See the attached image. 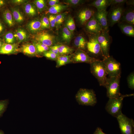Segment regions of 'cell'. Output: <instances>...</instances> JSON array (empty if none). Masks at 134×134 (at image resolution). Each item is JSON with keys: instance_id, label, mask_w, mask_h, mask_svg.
I'll return each instance as SVG.
<instances>
[{"instance_id": "cell-1", "label": "cell", "mask_w": 134, "mask_h": 134, "mask_svg": "<svg viewBox=\"0 0 134 134\" xmlns=\"http://www.w3.org/2000/svg\"><path fill=\"white\" fill-rule=\"evenodd\" d=\"M134 96V94L122 95L117 97L109 98L105 107V110L109 114L116 118L122 113V109L124 98Z\"/></svg>"}, {"instance_id": "cell-2", "label": "cell", "mask_w": 134, "mask_h": 134, "mask_svg": "<svg viewBox=\"0 0 134 134\" xmlns=\"http://www.w3.org/2000/svg\"><path fill=\"white\" fill-rule=\"evenodd\" d=\"M90 65L91 73L97 79L100 85L104 86L107 74L104 62L102 60H99Z\"/></svg>"}, {"instance_id": "cell-3", "label": "cell", "mask_w": 134, "mask_h": 134, "mask_svg": "<svg viewBox=\"0 0 134 134\" xmlns=\"http://www.w3.org/2000/svg\"><path fill=\"white\" fill-rule=\"evenodd\" d=\"M77 101L79 104L93 106L97 102L96 95L92 89L80 88L75 95Z\"/></svg>"}, {"instance_id": "cell-4", "label": "cell", "mask_w": 134, "mask_h": 134, "mask_svg": "<svg viewBox=\"0 0 134 134\" xmlns=\"http://www.w3.org/2000/svg\"><path fill=\"white\" fill-rule=\"evenodd\" d=\"M89 34V39L87 44L86 50L91 55L90 57L99 60L100 58L103 59L104 57L98 40L99 34Z\"/></svg>"}, {"instance_id": "cell-5", "label": "cell", "mask_w": 134, "mask_h": 134, "mask_svg": "<svg viewBox=\"0 0 134 134\" xmlns=\"http://www.w3.org/2000/svg\"><path fill=\"white\" fill-rule=\"evenodd\" d=\"M102 61L105 66L107 75L109 77H121V65L112 56L104 58Z\"/></svg>"}, {"instance_id": "cell-6", "label": "cell", "mask_w": 134, "mask_h": 134, "mask_svg": "<svg viewBox=\"0 0 134 134\" xmlns=\"http://www.w3.org/2000/svg\"><path fill=\"white\" fill-rule=\"evenodd\" d=\"M121 77L107 78L104 87L107 90V96L109 98L118 97L122 94L120 91Z\"/></svg>"}, {"instance_id": "cell-7", "label": "cell", "mask_w": 134, "mask_h": 134, "mask_svg": "<svg viewBox=\"0 0 134 134\" xmlns=\"http://www.w3.org/2000/svg\"><path fill=\"white\" fill-rule=\"evenodd\" d=\"M109 31L102 30L98 34V40L104 58L109 56L110 46L112 41Z\"/></svg>"}, {"instance_id": "cell-8", "label": "cell", "mask_w": 134, "mask_h": 134, "mask_svg": "<svg viewBox=\"0 0 134 134\" xmlns=\"http://www.w3.org/2000/svg\"><path fill=\"white\" fill-rule=\"evenodd\" d=\"M122 134H134V122L122 113L117 118Z\"/></svg>"}, {"instance_id": "cell-9", "label": "cell", "mask_w": 134, "mask_h": 134, "mask_svg": "<svg viewBox=\"0 0 134 134\" xmlns=\"http://www.w3.org/2000/svg\"><path fill=\"white\" fill-rule=\"evenodd\" d=\"M124 10L123 5L112 6L107 16L109 27H112L120 22Z\"/></svg>"}, {"instance_id": "cell-10", "label": "cell", "mask_w": 134, "mask_h": 134, "mask_svg": "<svg viewBox=\"0 0 134 134\" xmlns=\"http://www.w3.org/2000/svg\"><path fill=\"white\" fill-rule=\"evenodd\" d=\"M70 59L71 63H84L90 64L99 60L90 57L85 51L78 49L70 55Z\"/></svg>"}, {"instance_id": "cell-11", "label": "cell", "mask_w": 134, "mask_h": 134, "mask_svg": "<svg viewBox=\"0 0 134 134\" xmlns=\"http://www.w3.org/2000/svg\"><path fill=\"white\" fill-rule=\"evenodd\" d=\"M34 41L49 47L53 45L56 42L54 36L44 31H40L34 34Z\"/></svg>"}, {"instance_id": "cell-12", "label": "cell", "mask_w": 134, "mask_h": 134, "mask_svg": "<svg viewBox=\"0 0 134 134\" xmlns=\"http://www.w3.org/2000/svg\"><path fill=\"white\" fill-rule=\"evenodd\" d=\"M96 11L92 8L87 7L80 10L77 15V20L79 24L85 26Z\"/></svg>"}, {"instance_id": "cell-13", "label": "cell", "mask_w": 134, "mask_h": 134, "mask_svg": "<svg viewBox=\"0 0 134 134\" xmlns=\"http://www.w3.org/2000/svg\"><path fill=\"white\" fill-rule=\"evenodd\" d=\"M85 26L86 31L90 34H97L102 30L101 26L96 19L94 15Z\"/></svg>"}, {"instance_id": "cell-14", "label": "cell", "mask_w": 134, "mask_h": 134, "mask_svg": "<svg viewBox=\"0 0 134 134\" xmlns=\"http://www.w3.org/2000/svg\"><path fill=\"white\" fill-rule=\"evenodd\" d=\"M20 52L29 57H40L38 54L35 47L33 43L26 42L19 47Z\"/></svg>"}, {"instance_id": "cell-15", "label": "cell", "mask_w": 134, "mask_h": 134, "mask_svg": "<svg viewBox=\"0 0 134 134\" xmlns=\"http://www.w3.org/2000/svg\"><path fill=\"white\" fill-rule=\"evenodd\" d=\"M108 13L106 10L97 11L94 15L96 19L101 26L102 30L109 31L107 18Z\"/></svg>"}, {"instance_id": "cell-16", "label": "cell", "mask_w": 134, "mask_h": 134, "mask_svg": "<svg viewBox=\"0 0 134 134\" xmlns=\"http://www.w3.org/2000/svg\"><path fill=\"white\" fill-rule=\"evenodd\" d=\"M19 44H9L4 43L0 49V54H17L20 53Z\"/></svg>"}, {"instance_id": "cell-17", "label": "cell", "mask_w": 134, "mask_h": 134, "mask_svg": "<svg viewBox=\"0 0 134 134\" xmlns=\"http://www.w3.org/2000/svg\"><path fill=\"white\" fill-rule=\"evenodd\" d=\"M13 33L17 43L19 44L21 42H26L30 36L29 32L22 27L17 28Z\"/></svg>"}, {"instance_id": "cell-18", "label": "cell", "mask_w": 134, "mask_h": 134, "mask_svg": "<svg viewBox=\"0 0 134 134\" xmlns=\"http://www.w3.org/2000/svg\"><path fill=\"white\" fill-rule=\"evenodd\" d=\"M1 15L4 24L8 27L11 28L14 26L15 22L10 10L8 8L3 9L2 10Z\"/></svg>"}, {"instance_id": "cell-19", "label": "cell", "mask_w": 134, "mask_h": 134, "mask_svg": "<svg viewBox=\"0 0 134 134\" xmlns=\"http://www.w3.org/2000/svg\"><path fill=\"white\" fill-rule=\"evenodd\" d=\"M118 25L123 34L128 36L134 37V25L125 22H120Z\"/></svg>"}, {"instance_id": "cell-20", "label": "cell", "mask_w": 134, "mask_h": 134, "mask_svg": "<svg viewBox=\"0 0 134 134\" xmlns=\"http://www.w3.org/2000/svg\"><path fill=\"white\" fill-rule=\"evenodd\" d=\"M26 27L29 32L35 34L41 29L40 21L37 19L32 20L27 23Z\"/></svg>"}, {"instance_id": "cell-21", "label": "cell", "mask_w": 134, "mask_h": 134, "mask_svg": "<svg viewBox=\"0 0 134 134\" xmlns=\"http://www.w3.org/2000/svg\"><path fill=\"white\" fill-rule=\"evenodd\" d=\"M120 22H125L134 25V10L133 8L124 9Z\"/></svg>"}, {"instance_id": "cell-22", "label": "cell", "mask_w": 134, "mask_h": 134, "mask_svg": "<svg viewBox=\"0 0 134 134\" xmlns=\"http://www.w3.org/2000/svg\"><path fill=\"white\" fill-rule=\"evenodd\" d=\"M22 6L25 13L28 17H33L37 15V9L33 2H28L22 5Z\"/></svg>"}, {"instance_id": "cell-23", "label": "cell", "mask_w": 134, "mask_h": 134, "mask_svg": "<svg viewBox=\"0 0 134 134\" xmlns=\"http://www.w3.org/2000/svg\"><path fill=\"white\" fill-rule=\"evenodd\" d=\"M88 41L83 35L80 34L75 38L74 44L77 49H81L85 52Z\"/></svg>"}, {"instance_id": "cell-24", "label": "cell", "mask_w": 134, "mask_h": 134, "mask_svg": "<svg viewBox=\"0 0 134 134\" xmlns=\"http://www.w3.org/2000/svg\"><path fill=\"white\" fill-rule=\"evenodd\" d=\"M15 23L19 24H22L24 20V15L20 9L17 7L10 8Z\"/></svg>"}, {"instance_id": "cell-25", "label": "cell", "mask_w": 134, "mask_h": 134, "mask_svg": "<svg viewBox=\"0 0 134 134\" xmlns=\"http://www.w3.org/2000/svg\"><path fill=\"white\" fill-rule=\"evenodd\" d=\"M89 5L96 7L97 11L106 10L110 5L108 0H96L91 2Z\"/></svg>"}, {"instance_id": "cell-26", "label": "cell", "mask_w": 134, "mask_h": 134, "mask_svg": "<svg viewBox=\"0 0 134 134\" xmlns=\"http://www.w3.org/2000/svg\"><path fill=\"white\" fill-rule=\"evenodd\" d=\"M70 55L59 56L56 60V67L58 68L71 63L70 59Z\"/></svg>"}, {"instance_id": "cell-27", "label": "cell", "mask_w": 134, "mask_h": 134, "mask_svg": "<svg viewBox=\"0 0 134 134\" xmlns=\"http://www.w3.org/2000/svg\"><path fill=\"white\" fill-rule=\"evenodd\" d=\"M72 37V34L66 26L63 29L61 37L62 40L66 43H69Z\"/></svg>"}, {"instance_id": "cell-28", "label": "cell", "mask_w": 134, "mask_h": 134, "mask_svg": "<svg viewBox=\"0 0 134 134\" xmlns=\"http://www.w3.org/2000/svg\"><path fill=\"white\" fill-rule=\"evenodd\" d=\"M67 6L62 4H57L51 7L46 11V13L55 14L60 13L65 9Z\"/></svg>"}, {"instance_id": "cell-29", "label": "cell", "mask_w": 134, "mask_h": 134, "mask_svg": "<svg viewBox=\"0 0 134 134\" xmlns=\"http://www.w3.org/2000/svg\"><path fill=\"white\" fill-rule=\"evenodd\" d=\"M2 36L5 43L13 44L17 43L13 33L11 31H6Z\"/></svg>"}, {"instance_id": "cell-30", "label": "cell", "mask_w": 134, "mask_h": 134, "mask_svg": "<svg viewBox=\"0 0 134 134\" xmlns=\"http://www.w3.org/2000/svg\"><path fill=\"white\" fill-rule=\"evenodd\" d=\"M32 43L35 46L38 54L41 57V55H43L45 52L49 50V47L41 43L34 41Z\"/></svg>"}, {"instance_id": "cell-31", "label": "cell", "mask_w": 134, "mask_h": 134, "mask_svg": "<svg viewBox=\"0 0 134 134\" xmlns=\"http://www.w3.org/2000/svg\"><path fill=\"white\" fill-rule=\"evenodd\" d=\"M74 50L73 48L66 45L63 44L59 45V56L70 55L72 53Z\"/></svg>"}, {"instance_id": "cell-32", "label": "cell", "mask_w": 134, "mask_h": 134, "mask_svg": "<svg viewBox=\"0 0 134 134\" xmlns=\"http://www.w3.org/2000/svg\"><path fill=\"white\" fill-rule=\"evenodd\" d=\"M33 3L35 5L37 11L41 12L45 10L46 7V1L44 0H34Z\"/></svg>"}, {"instance_id": "cell-33", "label": "cell", "mask_w": 134, "mask_h": 134, "mask_svg": "<svg viewBox=\"0 0 134 134\" xmlns=\"http://www.w3.org/2000/svg\"><path fill=\"white\" fill-rule=\"evenodd\" d=\"M65 26L72 33L75 30L76 26L73 18L71 17H69L67 19Z\"/></svg>"}, {"instance_id": "cell-34", "label": "cell", "mask_w": 134, "mask_h": 134, "mask_svg": "<svg viewBox=\"0 0 134 134\" xmlns=\"http://www.w3.org/2000/svg\"><path fill=\"white\" fill-rule=\"evenodd\" d=\"M67 13V12H65L56 16V25L57 28L59 27L63 23Z\"/></svg>"}, {"instance_id": "cell-35", "label": "cell", "mask_w": 134, "mask_h": 134, "mask_svg": "<svg viewBox=\"0 0 134 134\" xmlns=\"http://www.w3.org/2000/svg\"><path fill=\"white\" fill-rule=\"evenodd\" d=\"M9 102L8 99L0 100V118L6 110Z\"/></svg>"}, {"instance_id": "cell-36", "label": "cell", "mask_w": 134, "mask_h": 134, "mask_svg": "<svg viewBox=\"0 0 134 134\" xmlns=\"http://www.w3.org/2000/svg\"><path fill=\"white\" fill-rule=\"evenodd\" d=\"M41 29L49 28L50 25L48 18L45 16H43L40 20Z\"/></svg>"}, {"instance_id": "cell-37", "label": "cell", "mask_w": 134, "mask_h": 134, "mask_svg": "<svg viewBox=\"0 0 134 134\" xmlns=\"http://www.w3.org/2000/svg\"><path fill=\"white\" fill-rule=\"evenodd\" d=\"M127 81L129 88L133 90L134 89V73L133 72L128 76L127 78Z\"/></svg>"}, {"instance_id": "cell-38", "label": "cell", "mask_w": 134, "mask_h": 134, "mask_svg": "<svg viewBox=\"0 0 134 134\" xmlns=\"http://www.w3.org/2000/svg\"><path fill=\"white\" fill-rule=\"evenodd\" d=\"M43 55L48 59L55 61H56L58 56L57 55L49 50L45 52Z\"/></svg>"}, {"instance_id": "cell-39", "label": "cell", "mask_w": 134, "mask_h": 134, "mask_svg": "<svg viewBox=\"0 0 134 134\" xmlns=\"http://www.w3.org/2000/svg\"><path fill=\"white\" fill-rule=\"evenodd\" d=\"M85 1V0H67L65 1L66 3L67 4L74 5L82 4L84 3Z\"/></svg>"}, {"instance_id": "cell-40", "label": "cell", "mask_w": 134, "mask_h": 134, "mask_svg": "<svg viewBox=\"0 0 134 134\" xmlns=\"http://www.w3.org/2000/svg\"><path fill=\"white\" fill-rule=\"evenodd\" d=\"M109 4L111 6L123 5L126 3L127 0H108Z\"/></svg>"}, {"instance_id": "cell-41", "label": "cell", "mask_w": 134, "mask_h": 134, "mask_svg": "<svg viewBox=\"0 0 134 134\" xmlns=\"http://www.w3.org/2000/svg\"><path fill=\"white\" fill-rule=\"evenodd\" d=\"M6 32V28L4 23L0 17V37L2 36Z\"/></svg>"}, {"instance_id": "cell-42", "label": "cell", "mask_w": 134, "mask_h": 134, "mask_svg": "<svg viewBox=\"0 0 134 134\" xmlns=\"http://www.w3.org/2000/svg\"><path fill=\"white\" fill-rule=\"evenodd\" d=\"M59 45H53L49 47V50L59 56Z\"/></svg>"}, {"instance_id": "cell-43", "label": "cell", "mask_w": 134, "mask_h": 134, "mask_svg": "<svg viewBox=\"0 0 134 134\" xmlns=\"http://www.w3.org/2000/svg\"><path fill=\"white\" fill-rule=\"evenodd\" d=\"M50 26L52 28L54 27L56 25V16L53 15H50L48 18Z\"/></svg>"}, {"instance_id": "cell-44", "label": "cell", "mask_w": 134, "mask_h": 134, "mask_svg": "<svg viewBox=\"0 0 134 134\" xmlns=\"http://www.w3.org/2000/svg\"><path fill=\"white\" fill-rule=\"evenodd\" d=\"M11 3L16 5H23L28 2L25 0H12L11 1Z\"/></svg>"}, {"instance_id": "cell-45", "label": "cell", "mask_w": 134, "mask_h": 134, "mask_svg": "<svg viewBox=\"0 0 134 134\" xmlns=\"http://www.w3.org/2000/svg\"><path fill=\"white\" fill-rule=\"evenodd\" d=\"M59 2V1L58 0H49L48 1V4L51 6L58 4Z\"/></svg>"}, {"instance_id": "cell-46", "label": "cell", "mask_w": 134, "mask_h": 134, "mask_svg": "<svg viewBox=\"0 0 134 134\" xmlns=\"http://www.w3.org/2000/svg\"><path fill=\"white\" fill-rule=\"evenodd\" d=\"M93 134H106L104 133L102 131L101 129L99 127H97Z\"/></svg>"}, {"instance_id": "cell-47", "label": "cell", "mask_w": 134, "mask_h": 134, "mask_svg": "<svg viewBox=\"0 0 134 134\" xmlns=\"http://www.w3.org/2000/svg\"><path fill=\"white\" fill-rule=\"evenodd\" d=\"M6 1L4 0H0V9L2 8L6 4Z\"/></svg>"}, {"instance_id": "cell-48", "label": "cell", "mask_w": 134, "mask_h": 134, "mask_svg": "<svg viewBox=\"0 0 134 134\" xmlns=\"http://www.w3.org/2000/svg\"><path fill=\"white\" fill-rule=\"evenodd\" d=\"M134 0H127L126 3L127 5H133L134 4Z\"/></svg>"}, {"instance_id": "cell-49", "label": "cell", "mask_w": 134, "mask_h": 134, "mask_svg": "<svg viewBox=\"0 0 134 134\" xmlns=\"http://www.w3.org/2000/svg\"><path fill=\"white\" fill-rule=\"evenodd\" d=\"M4 43L3 39L0 37V49Z\"/></svg>"}, {"instance_id": "cell-50", "label": "cell", "mask_w": 134, "mask_h": 134, "mask_svg": "<svg viewBox=\"0 0 134 134\" xmlns=\"http://www.w3.org/2000/svg\"><path fill=\"white\" fill-rule=\"evenodd\" d=\"M0 134H4L2 131L0 130Z\"/></svg>"}]
</instances>
